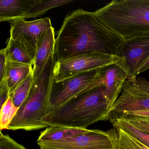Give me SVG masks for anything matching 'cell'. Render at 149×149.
I'll list each match as a JSON object with an SVG mask.
<instances>
[{
	"label": "cell",
	"mask_w": 149,
	"mask_h": 149,
	"mask_svg": "<svg viewBox=\"0 0 149 149\" xmlns=\"http://www.w3.org/2000/svg\"><path fill=\"white\" fill-rule=\"evenodd\" d=\"M56 35V62L88 54L116 55L124 41L101 22L94 13L82 9L69 13Z\"/></svg>",
	"instance_id": "cell-1"
},
{
	"label": "cell",
	"mask_w": 149,
	"mask_h": 149,
	"mask_svg": "<svg viewBox=\"0 0 149 149\" xmlns=\"http://www.w3.org/2000/svg\"><path fill=\"white\" fill-rule=\"evenodd\" d=\"M101 86L82 92L59 106L51 108L42 119L47 127L87 129L100 121L110 118L111 107Z\"/></svg>",
	"instance_id": "cell-2"
},
{
	"label": "cell",
	"mask_w": 149,
	"mask_h": 149,
	"mask_svg": "<svg viewBox=\"0 0 149 149\" xmlns=\"http://www.w3.org/2000/svg\"><path fill=\"white\" fill-rule=\"evenodd\" d=\"M94 14L124 40L149 34V0H114Z\"/></svg>",
	"instance_id": "cell-3"
},
{
	"label": "cell",
	"mask_w": 149,
	"mask_h": 149,
	"mask_svg": "<svg viewBox=\"0 0 149 149\" xmlns=\"http://www.w3.org/2000/svg\"><path fill=\"white\" fill-rule=\"evenodd\" d=\"M54 55L46 64L40 76L33 81L27 98L20 107L10 123L8 130L33 131L47 128L42 119L52 108L50 95L54 80Z\"/></svg>",
	"instance_id": "cell-4"
},
{
	"label": "cell",
	"mask_w": 149,
	"mask_h": 149,
	"mask_svg": "<svg viewBox=\"0 0 149 149\" xmlns=\"http://www.w3.org/2000/svg\"><path fill=\"white\" fill-rule=\"evenodd\" d=\"M110 111V122L128 116L149 117V82L143 77L127 78Z\"/></svg>",
	"instance_id": "cell-5"
},
{
	"label": "cell",
	"mask_w": 149,
	"mask_h": 149,
	"mask_svg": "<svg viewBox=\"0 0 149 149\" xmlns=\"http://www.w3.org/2000/svg\"><path fill=\"white\" fill-rule=\"evenodd\" d=\"M118 139L114 128L107 131L90 130L67 139L37 143L40 149H116Z\"/></svg>",
	"instance_id": "cell-6"
},
{
	"label": "cell",
	"mask_w": 149,
	"mask_h": 149,
	"mask_svg": "<svg viewBox=\"0 0 149 149\" xmlns=\"http://www.w3.org/2000/svg\"><path fill=\"white\" fill-rule=\"evenodd\" d=\"M121 58L116 55L92 54L83 55L56 62L54 81L59 82L81 73L118 63Z\"/></svg>",
	"instance_id": "cell-7"
},
{
	"label": "cell",
	"mask_w": 149,
	"mask_h": 149,
	"mask_svg": "<svg viewBox=\"0 0 149 149\" xmlns=\"http://www.w3.org/2000/svg\"><path fill=\"white\" fill-rule=\"evenodd\" d=\"M10 37L19 42L34 60L42 36L53 27L49 18L26 21L19 19L10 22Z\"/></svg>",
	"instance_id": "cell-8"
},
{
	"label": "cell",
	"mask_w": 149,
	"mask_h": 149,
	"mask_svg": "<svg viewBox=\"0 0 149 149\" xmlns=\"http://www.w3.org/2000/svg\"><path fill=\"white\" fill-rule=\"evenodd\" d=\"M116 55L121 58L118 65L128 78L136 77L139 69L149 57V34L124 40Z\"/></svg>",
	"instance_id": "cell-9"
},
{
	"label": "cell",
	"mask_w": 149,
	"mask_h": 149,
	"mask_svg": "<svg viewBox=\"0 0 149 149\" xmlns=\"http://www.w3.org/2000/svg\"><path fill=\"white\" fill-rule=\"evenodd\" d=\"M100 69L81 73L59 82L54 80L50 95L51 106H60L78 94L87 91V88L95 80Z\"/></svg>",
	"instance_id": "cell-10"
},
{
	"label": "cell",
	"mask_w": 149,
	"mask_h": 149,
	"mask_svg": "<svg viewBox=\"0 0 149 149\" xmlns=\"http://www.w3.org/2000/svg\"><path fill=\"white\" fill-rule=\"evenodd\" d=\"M127 78L125 71L118 64H111L99 70L89 88L92 89L104 86L105 96L111 108L122 92L123 84Z\"/></svg>",
	"instance_id": "cell-11"
},
{
	"label": "cell",
	"mask_w": 149,
	"mask_h": 149,
	"mask_svg": "<svg viewBox=\"0 0 149 149\" xmlns=\"http://www.w3.org/2000/svg\"><path fill=\"white\" fill-rule=\"evenodd\" d=\"M55 41V34L53 27L48 29L41 37L34 60L33 81L40 76L51 56L54 54Z\"/></svg>",
	"instance_id": "cell-12"
},
{
	"label": "cell",
	"mask_w": 149,
	"mask_h": 149,
	"mask_svg": "<svg viewBox=\"0 0 149 149\" xmlns=\"http://www.w3.org/2000/svg\"><path fill=\"white\" fill-rule=\"evenodd\" d=\"M38 0H1L0 21L11 22L25 15Z\"/></svg>",
	"instance_id": "cell-13"
},
{
	"label": "cell",
	"mask_w": 149,
	"mask_h": 149,
	"mask_svg": "<svg viewBox=\"0 0 149 149\" xmlns=\"http://www.w3.org/2000/svg\"><path fill=\"white\" fill-rule=\"evenodd\" d=\"M33 67L31 65L7 61L6 74L3 82L6 84L9 94L33 72Z\"/></svg>",
	"instance_id": "cell-14"
},
{
	"label": "cell",
	"mask_w": 149,
	"mask_h": 149,
	"mask_svg": "<svg viewBox=\"0 0 149 149\" xmlns=\"http://www.w3.org/2000/svg\"><path fill=\"white\" fill-rule=\"evenodd\" d=\"M88 129L49 126L41 132L37 142H49L67 139L89 131Z\"/></svg>",
	"instance_id": "cell-15"
},
{
	"label": "cell",
	"mask_w": 149,
	"mask_h": 149,
	"mask_svg": "<svg viewBox=\"0 0 149 149\" xmlns=\"http://www.w3.org/2000/svg\"><path fill=\"white\" fill-rule=\"evenodd\" d=\"M7 61L33 66V60L27 50L19 42L9 37L4 49Z\"/></svg>",
	"instance_id": "cell-16"
},
{
	"label": "cell",
	"mask_w": 149,
	"mask_h": 149,
	"mask_svg": "<svg viewBox=\"0 0 149 149\" xmlns=\"http://www.w3.org/2000/svg\"><path fill=\"white\" fill-rule=\"evenodd\" d=\"M73 1V0H38L37 2L25 15L17 19L25 20L40 17L52 8L67 5Z\"/></svg>",
	"instance_id": "cell-17"
},
{
	"label": "cell",
	"mask_w": 149,
	"mask_h": 149,
	"mask_svg": "<svg viewBox=\"0 0 149 149\" xmlns=\"http://www.w3.org/2000/svg\"><path fill=\"white\" fill-rule=\"evenodd\" d=\"M33 83V72H32L9 94V97L12 98L15 106L20 108L22 105L29 95Z\"/></svg>",
	"instance_id": "cell-18"
},
{
	"label": "cell",
	"mask_w": 149,
	"mask_h": 149,
	"mask_svg": "<svg viewBox=\"0 0 149 149\" xmlns=\"http://www.w3.org/2000/svg\"><path fill=\"white\" fill-rule=\"evenodd\" d=\"M114 127L121 128L149 148V133L142 131L130 123L120 118L111 121Z\"/></svg>",
	"instance_id": "cell-19"
},
{
	"label": "cell",
	"mask_w": 149,
	"mask_h": 149,
	"mask_svg": "<svg viewBox=\"0 0 149 149\" xmlns=\"http://www.w3.org/2000/svg\"><path fill=\"white\" fill-rule=\"evenodd\" d=\"M114 128L116 130L118 136L116 149H149V147L121 128Z\"/></svg>",
	"instance_id": "cell-20"
},
{
	"label": "cell",
	"mask_w": 149,
	"mask_h": 149,
	"mask_svg": "<svg viewBox=\"0 0 149 149\" xmlns=\"http://www.w3.org/2000/svg\"><path fill=\"white\" fill-rule=\"evenodd\" d=\"M19 108L15 106L12 98L9 97L7 101L1 107L0 129L8 130L11 122L16 116Z\"/></svg>",
	"instance_id": "cell-21"
},
{
	"label": "cell",
	"mask_w": 149,
	"mask_h": 149,
	"mask_svg": "<svg viewBox=\"0 0 149 149\" xmlns=\"http://www.w3.org/2000/svg\"><path fill=\"white\" fill-rule=\"evenodd\" d=\"M119 118L128 122L142 131L149 133V117L128 116Z\"/></svg>",
	"instance_id": "cell-22"
},
{
	"label": "cell",
	"mask_w": 149,
	"mask_h": 149,
	"mask_svg": "<svg viewBox=\"0 0 149 149\" xmlns=\"http://www.w3.org/2000/svg\"><path fill=\"white\" fill-rule=\"evenodd\" d=\"M0 149H27L16 142L8 135L0 133Z\"/></svg>",
	"instance_id": "cell-23"
},
{
	"label": "cell",
	"mask_w": 149,
	"mask_h": 149,
	"mask_svg": "<svg viewBox=\"0 0 149 149\" xmlns=\"http://www.w3.org/2000/svg\"><path fill=\"white\" fill-rule=\"evenodd\" d=\"M6 65L7 59L3 49L0 51V83L3 82L5 79Z\"/></svg>",
	"instance_id": "cell-24"
},
{
	"label": "cell",
	"mask_w": 149,
	"mask_h": 149,
	"mask_svg": "<svg viewBox=\"0 0 149 149\" xmlns=\"http://www.w3.org/2000/svg\"><path fill=\"white\" fill-rule=\"evenodd\" d=\"M9 97V91L5 82L0 83V103L1 107Z\"/></svg>",
	"instance_id": "cell-25"
},
{
	"label": "cell",
	"mask_w": 149,
	"mask_h": 149,
	"mask_svg": "<svg viewBox=\"0 0 149 149\" xmlns=\"http://www.w3.org/2000/svg\"><path fill=\"white\" fill-rule=\"evenodd\" d=\"M149 69V57L145 61L143 64L142 65L140 68L139 69L137 72V75L140 73H143Z\"/></svg>",
	"instance_id": "cell-26"
}]
</instances>
